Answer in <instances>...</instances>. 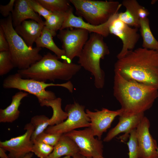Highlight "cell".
Returning <instances> with one entry per match:
<instances>
[{"label":"cell","instance_id":"6da1fadb","mask_svg":"<svg viewBox=\"0 0 158 158\" xmlns=\"http://www.w3.org/2000/svg\"><path fill=\"white\" fill-rule=\"evenodd\" d=\"M113 94L123 110L120 116L126 117L150 109L158 97V89L134 80H127L115 73Z\"/></svg>","mask_w":158,"mask_h":158},{"label":"cell","instance_id":"f35d334b","mask_svg":"<svg viewBox=\"0 0 158 158\" xmlns=\"http://www.w3.org/2000/svg\"><path fill=\"white\" fill-rule=\"evenodd\" d=\"M72 157L70 156H66L61 158H71Z\"/></svg>","mask_w":158,"mask_h":158},{"label":"cell","instance_id":"3957f363","mask_svg":"<svg viewBox=\"0 0 158 158\" xmlns=\"http://www.w3.org/2000/svg\"><path fill=\"white\" fill-rule=\"evenodd\" d=\"M59 59L56 55L48 52L28 68L18 70L17 73L23 78L46 83L47 80H68L81 69L79 64L62 62Z\"/></svg>","mask_w":158,"mask_h":158},{"label":"cell","instance_id":"83f0119b","mask_svg":"<svg viewBox=\"0 0 158 158\" xmlns=\"http://www.w3.org/2000/svg\"><path fill=\"white\" fill-rule=\"evenodd\" d=\"M14 68L9 50L0 51V75L6 74Z\"/></svg>","mask_w":158,"mask_h":158},{"label":"cell","instance_id":"e575fe53","mask_svg":"<svg viewBox=\"0 0 158 158\" xmlns=\"http://www.w3.org/2000/svg\"><path fill=\"white\" fill-rule=\"evenodd\" d=\"M149 13L148 11L142 6L139 9L138 11V15L140 19L147 18Z\"/></svg>","mask_w":158,"mask_h":158},{"label":"cell","instance_id":"7a4b0ae2","mask_svg":"<svg viewBox=\"0 0 158 158\" xmlns=\"http://www.w3.org/2000/svg\"><path fill=\"white\" fill-rule=\"evenodd\" d=\"M114 71L127 80H134L158 89V51L142 47L129 51L118 59Z\"/></svg>","mask_w":158,"mask_h":158},{"label":"cell","instance_id":"e0dca14e","mask_svg":"<svg viewBox=\"0 0 158 158\" xmlns=\"http://www.w3.org/2000/svg\"><path fill=\"white\" fill-rule=\"evenodd\" d=\"M44 26V23L30 20L24 21L14 29L26 44L32 47L34 43L41 35Z\"/></svg>","mask_w":158,"mask_h":158},{"label":"cell","instance_id":"8d00e7d4","mask_svg":"<svg viewBox=\"0 0 158 158\" xmlns=\"http://www.w3.org/2000/svg\"><path fill=\"white\" fill-rule=\"evenodd\" d=\"M72 158H87L79 153L75 154L72 157Z\"/></svg>","mask_w":158,"mask_h":158},{"label":"cell","instance_id":"7402d4cb","mask_svg":"<svg viewBox=\"0 0 158 158\" xmlns=\"http://www.w3.org/2000/svg\"><path fill=\"white\" fill-rule=\"evenodd\" d=\"M54 35L44 26L40 36L37 40L35 43L36 47L46 48L54 53L59 59L66 62L65 52L64 50L58 47L54 43L53 37Z\"/></svg>","mask_w":158,"mask_h":158},{"label":"cell","instance_id":"9a60e30c","mask_svg":"<svg viewBox=\"0 0 158 158\" xmlns=\"http://www.w3.org/2000/svg\"><path fill=\"white\" fill-rule=\"evenodd\" d=\"M118 13L113 15L106 23L99 25H94L85 21L82 18L74 15L73 11L68 14L61 29L74 28L83 29L90 32L99 34L103 37H107L109 33V28L112 21Z\"/></svg>","mask_w":158,"mask_h":158},{"label":"cell","instance_id":"74e56055","mask_svg":"<svg viewBox=\"0 0 158 158\" xmlns=\"http://www.w3.org/2000/svg\"><path fill=\"white\" fill-rule=\"evenodd\" d=\"M33 153L30 152L27 154L23 158H32L33 155Z\"/></svg>","mask_w":158,"mask_h":158},{"label":"cell","instance_id":"277c9868","mask_svg":"<svg viewBox=\"0 0 158 158\" xmlns=\"http://www.w3.org/2000/svg\"><path fill=\"white\" fill-rule=\"evenodd\" d=\"M2 28L9 45V51L15 68L19 70L28 68L40 61L42 56L40 54L42 48L28 46L16 33L12 24L11 14L1 19Z\"/></svg>","mask_w":158,"mask_h":158},{"label":"cell","instance_id":"4fadbf2b","mask_svg":"<svg viewBox=\"0 0 158 158\" xmlns=\"http://www.w3.org/2000/svg\"><path fill=\"white\" fill-rule=\"evenodd\" d=\"M150 122L144 116L136 128L139 158H158L156 141L151 135Z\"/></svg>","mask_w":158,"mask_h":158},{"label":"cell","instance_id":"f1b7e54d","mask_svg":"<svg viewBox=\"0 0 158 158\" xmlns=\"http://www.w3.org/2000/svg\"><path fill=\"white\" fill-rule=\"evenodd\" d=\"M32 152L40 158H47L52 152L54 147L35 140Z\"/></svg>","mask_w":158,"mask_h":158},{"label":"cell","instance_id":"4dcf8cb0","mask_svg":"<svg viewBox=\"0 0 158 158\" xmlns=\"http://www.w3.org/2000/svg\"><path fill=\"white\" fill-rule=\"evenodd\" d=\"M62 134L48 133L44 131L37 137L35 140L54 147Z\"/></svg>","mask_w":158,"mask_h":158},{"label":"cell","instance_id":"ab89813d","mask_svg":"<svg viewBox=\"0 0 158 158\" xmlns=\"http://www.w3.org/2000/svg\"><path fill=\"white\" fill-rule=\"evenodd\" d=\"M157 153H158V148H157Z\"/></svg>","mask_w":158,"mask_h":158},{"label":"cell","instance_id":"2e32d148","mask_svg":"<svg viewBox=\"0 0 158 158\" xmlns=\"http://www.w3.org/2000/svg\"><path fill=\"white\" fill-rule=\"evenodd\" d=\"M144 116V113L129 117L119 116L118 123L108 132L103 141L105 142L110 141L122 133L125 134L119 138L122 141H125L129 137L131 131L136 128Z\"/></svg>","mask_w":158,"mask_h":158},{"label":"cell","instance_id":"ba28073f","mask_svg":"<svg viewBox=\"0 0 158 158\" xmlns=\"http://www.w3.org/2000/svg\"><path fill=\"white\" fill-rule=\"evenodd\" d=\"M85 107L77 102L68 104L65 108L67 118L62 123L49 126L44 131L50 133L63 134L80 128L89 127L90 120L85 111Z\"/></svg>","mask_w":158,"mask_h":158},{"label":"cell","instance_id":"30bf717a","mask_svg":"<svg viewBox=\"0 0 158 158\" xmlns=\"http://www.w3.org/2000/svg\"><path fill=\"white\" fill-rule=\"evenodd\" d=\"M89 32L80 28L65 29L60 30L57 37L62 43L66 58V63H71L73 59L79 56L88 40Z\"/></svg>","mask_w":158,"mask_h":158},{"label":"cell","instance_id":"ac0fdd59","mask_svg":"<svg viewBox=\"0 0 158 158\" xmlns=\"http://www.w3.org/2000/svg\"><path fill=\"white\" fill-rule=\"evenodd\" d=\"M11 16L14 28L28 19L40 23H44L40 16L31 8L28 0H16Z\"/></svg>","mask_w":158,"mask_h":158},{"label":"cell","instance_id":"7c38bea8","mask_svg":"<svg viewBox=\"0 0 158 158\" xmlns=\"http://www.w3.org/2000/svg\"><path fill=\"white\" fill-rule=\"evenodd\" d=\"M118 13L109 28V33L118 37L122 42V48L117 56V59L124 56L129 51L133 50L140 37L137 28H131L118 19Z\"/></svg>","mask_w":158,"mask_h":158},{"label":"cell","instance_id":"f546056e","mask_svg":"<svg viewBox=\"0 0 158 158\" xmlns=\"http://www.w3.org/2000/svg\"><path fill=\"white\" fill-rule=\"evenodd\" d=\"M129 138V141L127 143L129 150V158H139V149L136 129L131 131Z\"/></svg>","mask_w":158,"mask_h":158},{"label":"cell","instance_id":"44dd1931","mask_svg":"<svg viewBox=\"0 0 158 158\" xmlns=\"http://www.w3.org/2000/svg\"><path fill=\"white\" fill-rule=\"evenodd\" d=\"M79 152V149L75 143L64 134H62L54 147L52 152L47 158H60L63 156H70L72 157Z\"/></svg>","mask_w":158,"mask_h":158},{"label":"cell","instance_id":"4316f807","mask_svg":"<svg viewBox=\"0 0 158 158\" xmlns=\"http://www.w3.org/2000/svg\"><path fill=\"white\" fill-rule=\"evenodd\" d=\"M49 119L44 115H36L31 118L30 123L34 127L31 137L33 141L35 140L39 135L44 132L49 126Z\"/></svg>","mask_w":158,"mask_h":158},{"label":"cell","instance_id":"d6a6232c","mask_svg":"<svg viewBox=\"0 0 158 158\" xmlns=\"http://www.w3.org/2000/svg\"><path fill=\"white\" fill-rule=\"evenodd\" d=\"M16 0H10L6 5H0V13L2 16L7 18L11 14L13 11Z\"/></svg>","mask_w":158,"mask_h":158},{"label":"cell","instance_id":"603a6c76","mask_svg":"<svg viewBox=\"0 0 158 158\" xmlns=\"http://www.w3.org/2000/svg\"><path fill=\"white\" fill-rule=\"evenodd\" d=\"M61 101V99L58 97L53 99L44 100L40 103L41 107H50L52 109V115L49 119V126L59 124L68 117L67 114L62 109Z\"/></svg>","mask_w":158,"mask_h":158},{"label":"cell","instance_id":"1f68e13d","mask_svg":"<svg viewBox=\"0 0 158 158\" xmlns=\"http://www.w3.org/2000/svg\"><path fill=\"white\" fill-rule=\"evenodd\" d=\"M28 1L33 10L40 16L43 17L45 20L52 13L44 8L37 0H28Z\"/></svg>","mask_w":158,"mask_h":158},{"label":"cell","instance_id":"cb8c5ba5","mask_svg":"<svg viewBox=\"0 0 158 158\" xmlns=\"http://www.w3.org/2000/svg\"><path fill=\"white\" fill-rule=\"evenodd\" d=\"M147 18L140 20V28L143 42L142 47L145 49L158 51V41L151 30Z\"/></svg>","mask_w":158,"mask_h":158},{"label":"cell","instance_id":"484cf974","mask_svg":"<svg viewBox=\"0 0 158 158\" xmlns=\"http://www.w3.org/2000/svg\"><path fill=\"white\" fill-rule=\"evenodd\" d=\"M47 10L52 12H66L73 10L69 1L66 0H37Z\"/></svg>","mask_w":158,"mask_h":158},{"label":"cell","instance_id":"9c48e42d","mask_svg":"<svg viewBox=\"0 0 158 158\" xmlns=\"http://www.w3.org/2000/svg\"><path fill=\"white\" fill-rule=\"evenodd\" d=\"M64 134L74 141L79 149V153L87 158L103 157L102 142L95 138L90 127L82 130H75Z\"/></svg>","mask_w":158,"mask_h":158},{"label":"cell","instance_id":"836d02e7","mask_svg":"<svg viewBox=\"0 0 158 158\" xmlns=\"http://www.w3.org/2000/svg\"><path fill=\"white\" fill-rule=\"evenodd\" d=\"M9 50V45L2 28L0 26V51Z\"/></svg>","mask_w":158,"mask_h":158},{"label":"cell","instance_id":"8992f818","mask_svg":"<svg viewBox=\"0 0 158 158\" xmlns=\"http://www.w3.org/2000/svg\"><path fill=\"white\" fill-rule=\"evenodd\" d=\"M75 13L92 25H99L107 22L118 12L122 4L117 1L91 0H69Z\"/></svg>","mask_w":158,"mask_h":158},{"label":"cell","instance_id":"d590c367","mask_svg":"<svg viewBox=\"0 0 158 158\" xmlns=\"http://www.w3.org/2000/svg\"><path fill=\"white\" fill-rule=\"evenodd\" d=\"M6 151L2 148L0 147V158H10L8 155L6 153Z\"/></svg>","mask_w":158,"mask_h":158},{"label":"cell","instance_id":"60d3db41","mask_svg":"<svg viewBox=\"0 0 158 158\" xmlns=\"http://www.w3.org/2000/svg\"><path fill=\"white\" fill-rule=\"evenodd\" d=\"M104 158V157H102V158Z\"/></svg>","mask_w":158,"mask_h":158},{"label":"cell","instance_id":"d4e9b609","mask_svg":"<svg viewBox=\"0 0 158 158\" xmlns=\"http://www.w3.org/2000/svg\"><path fill=\"white\" fill-rule=\"evenodd\" d=\"M52 12L44 21V26L55 36L56 32L60 30L68 16L71 11Z\"/></svg>","mask_w":158,"mask_h":158},{"label":"cell","instance_id":"5b68a950","mask_svg":"<svg viewBox=\"0 0 158 158\" xmlns=\"http://www.w3.org/2000/svg\"><path fill=\"white\" fill-rule=\"evenodd\" d=\"M109 53L103 37L91 33L78 56V63L93 76L94 85L97 88H102L104 85L105 74L100 67V60Z\"/></svg>","mask_w":158,"mask_h":158},{"label":"cell","instance_id":"ffe728a7","mask_svg":"<svg viewBox=\"0 0 158 158\" xmlns=\"http://www.w3.org/2000/svg\"><path fill=\"white\" fill-rule=\"evenodd\" d=\"M122 4L126 9L124 12L118 13V18L129 26L140 28L138 11L141 6L136 0H124Z\"/></svg>","mask_w":158,"mask_h":158},{"label":"cell","instance_id":"d6986e66","mask_svg":"<svg viewBox=\"0 0 158 158\" xmlns=\"http://www.w3.org/2000/svg\"><path fill=\"white\" fill-rule=\"evenodd\" d=\"M28 95L27 92L20 91L13 96L11 104L4 109H0V122L12 123L17 120L20 113L19 107L21 101Z\"/></svg>","mask_w":158,"mask_h":158},{"label":"cell","instance_id":"8fae6325","mask_svg":"<svg viewBox=\"0 0 158 158\" xmlns=\"http://www.w3.org/2000/svg\"><path fill=\"white\" fill-rule=\"evenodd\" d=\"M24 129L26 131L23 135L0 141V147L9 152L10 158H23L32 152L34 143L31 137L34 127L30 122L25 125Z\"/></svg>","mask_w":158,"mask_h":158},{"label":"cell","instance_id":"5bb4252c","mask_svg":"<svg viewBox=\"0 0 158 158\" xmlns=\"http://www.w3.org/2000/svg\"><path fill=\"white\" fill-rule=\"evenodd\" d=\"M85 112L90 123V127L95 136H97L100 140L104 132L110 127L113 121L118 116H120L122 110L112 111L103 108L101 110L92 111L87 109Z\"/></svg>","mask_w":158,"mask_h":158},{"label":"cell","instance_id":"52a82bcc","mask_svg":"<svg viewBox=\"0 0 158 158\" xmlns=\"http://www.w3.org/2000/svg\"><path fill=\"white\" fill-rule=\"evenodd\" d=\"M2 85L5 89H16L32 94L37 98L39 103L44 100L56 98L54 92L45 90L49 87H63L71 93L73 90V85L70 81L61 84L48 83L33 79L23 78L18 73L8 76L4 80Z\"/></svg>","mask_w":158,"mask_h":158}]
</instances>
